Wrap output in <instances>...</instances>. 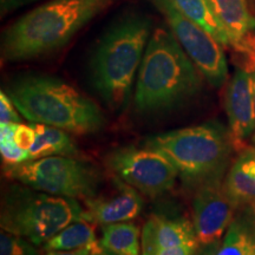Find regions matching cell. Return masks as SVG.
<instances>
[{"mask_svg":"<svg viewBox=\"0 0 255 255\" xmlns=\"http://www.w3.org/2000/svg\"><path fill=\"white\" fill-rule=\"evenodd\" d=\"M114 0H50L27 12L2 36L4 60L19 62L60 49Z\"/></svg>","mask_w":255,"mask_h":255,"instance_id":"1","label":"cell"},{"mask_svg":"<svg viewBox=\"0 0 255 255\" xmlns=\"http://www.w3.org/2000/svg\"><path fill=\"white\" fill-rule=\"evenodd\" d=\"M201 85V72L173 32L156 28L149 38L139 66L136 110L157 113L173 109L195 96Z\"/></svg>","mask_w":255,"mask_h":255,"instance_id":"2","label":"cell"},{"mask_svg":"<svg viewBox=\"0 0 255 255\" xmlns=\"http://www.w3.org/2000/svg\"><path fill=\"white\" fill-rule=\"evenodd\" d=\"M7 95L17 110L33 123L85 135L105 124L97 104L66 82L50 76H26L12 83Z\"/></svg>","mask_w":255,"mask_h":255,"instance_id":"3","label":"cell"},{"mask_svg":"<svg viewBox=\"0 0 255 255\" xmlns=\"http://www.w3.org/2000/svg\"><path fill=\"white\" fill-rule=\"evenodd\" d=\"M150 28L148 17L128 15L104 34L92 56V84L111 110H122L129 100Z\"/></svg>","mask_w":255,"mask_h":255,"instance_id":"4","label":"cell"},{"mask_svg":"<svg viewBox=\"0 0 255 255\" xmlns=\"http://www.w3.org/2000/svg\"><path fill=\"white\" fill-rule=\"evenodd\" d=\"M144 145L167 156L191 186L218 180L233 146L227 131L218 124L159 133L146 139Z\"/></svg>","mask_w":255,"mask_h":255,"instance_id":"5","label":"cell"},{"mask_svg":"<svg viewBox=\"0 0 255 255\" xmlns=\"http://www.w3.org/2000/svg\"><path fill=\"white\" fill-rule=\"evenodd\" d=\"M83 218L85 210L76 199L12 186L2 197L0 226L2 231L41 245Z\"/></svg>","mask_w":255,"mask_h":255,"instance_id":"6","label":"cell"},{"mask_svg":"<svg viewBox=\"0 0 255 255\" xmlns=\"http://www.w3.org/2000/svg\"><path fill=\"white\" fill-rule=\"evenodd\" d=\"M4 175L32 189L82 200L95 196L103 182V175L94 164L70 156H49L6 165Z\"/></svg>","mask_w":255,"mask_h":255,"instance_id":"7","label":"cell"},{"mask_svg":"<svg viewBox=\"0 0 255 255\" xmlns=\"http://www.w3.org/2000/svg\"><path fill=\"white\" fill-rule=\"evenodd\" d=\"M105 163L115 176L149 197L170 190L180 175L167 156L145 145L115 149L107 155Z\"/></svg>","mask_w":255,"mask_h":255,"instance_id":"8","label":"cell"},{"mask_svg":"<svg viewBox=\"0 0 255 255\" xmlns=\"http://www.w3.org/2000/svg\"><path fill=\"white\" fill-rule=\"evenodd\" d=\"M167 19L171 32L201 75L214 88L225 84L228 65L221 44L212 34L187 18L173 0H151Z\"/></svg>","mask_w":255,"mask_h":255,"instance_id":"9","label":"cell"},{"mask_svg":"<svg viewBox=\"0 0 255 255\" xmlns=\"http://www.w3.org/2000/svg\"><path fill=\"white\" fill-rule=\"evenodd\" d=\"M237 205L219 180L199 186L193 199V225L201 246L218 242L233 222Z\"/></svg>","mask_w":255,"mask_h":255,"instance_id":"10","label":"cell"},{"mask_svg":"<svg viewBox=\"0 0 255 255\" xmlns=\"http://www.w3.org/2000/svg\"><path fill=\"white\" fill-rule=\"evenodd\" d=\"M226 111L232 145L241 152L255 130L253 78L247 69L235 70L226 91Z\"/></svg>","mask_w":255,"mask_h":255,"instance_id":"11","label":"cell"},{"mask_svg":"<svg viewBox=\"0 0 255 255\" xmlns=\"http://www.w3.org/2000/svg\"><path fill=\"white\" fill-rule=\"evenodd\" d=\"M113 189L84 200L85 219L97 226L129 222L141 214L143 199L137 189L121 178H113Z\"/></svg>","mask_w":255,"mask_h":255,"instance_id":"12","label":"cell"},{"mask_svg":"<svg viewBox=\"0 0 255 255\" xmlns=\"http://www.w3.org/2000/svg\"><path fill=\"white\" fill-rule=\"evenodd\" d=\"M216 18L225 28L232 46L247 59L252 71L255 68V18L247 0H208Z\"/></svg>","mask_w":255,"mask_h":255,"instance_id":"13","label":"cell"},{"mask_svg":"<svg viewBox=\"0 0 255 255\" xmlns=\"http://www.w3.org/2000/svg\"><path fill=\"white\" fill-rule=\"evenodd\" d=\"M197 241L194 225L187 219H169L154 215L142 232V255H155L158 251Z\"/></svg>","mask_w":255,"mask_h":255,"instance_id":"14","label":"cell"},{"mask_svg":"<svg viewBox=\"0 0 255 255\" xmlns=\"http://www.w3.org/2000/svg\"><path fill=\"white\" fill-rule=\"evenodd\" d=\"M96 226V223L85 218L76 220L45 242L44 250L46 252L87 250L89 255H116L98 240Z\"/></svg>","mask_w":255,"mask_h":255,"instance_id":"15","label":"cell"},{"mask_svg":"<svg viewBox=\"0 0 255 255\" xmlns=\"http://www.w3.org/2000/svg\"><path fill=\"white\" fill-rule=\"evenodd\" d=\"M225 189L235 205L255 201V148L245 149L235 159L226 178Z\"/></svg>","mask_w":255,"mask_h":255,"instance_id":"16","label":"cell"},{"mask_svg":"<svg viewBox=\"0 0 255 255\" xmlns=\"http://www.w3.org/2000/svg\"><path fill=\"white\" fill-rule=\"evenodd\" d=\"M36 141L28 150V161L49 157V156H70L79 157L81 151L68 135V131L59 128L36 123Z\"/></svg>","mask_w":255,"mask_h":255,"instance_id":"17","label":"cell"},{"mask_svg":"<svg viewBox=\"0 0 255 255\" xmlns=\"http://www.w3.org/2000/svg\"><path fill=\"white\" fill-rule=\"evenodd\" d=\"M101 242L116 255H139V228L131 222L102 226Z\"/></svg>","mask_w":255,"mask_h":255,"instance_id":"18","label":"cell"},{"mask_svg":"<svg viewBox=\"0 0 255 255\" xmlns=\"http://www.w3.org/2000/svg\"><path fill=\"white\" fill-rule=\"evenodd\" d=\"M182 13L212 34L221 45L229 46V39L225 28L220 24L208 0H173Z\"/></svg>","mask_w":255,"mask_h":255,"instance_id":"19","label":"cell"},{"mask_svg":"<svg viewBox=\"0 0 255 255\" xmlns=\"http://www.w3.org/2000/svg\"><path fill=\"white\" fill-rule=\"evenodd\" d=\"M210 255H255V226L241 219L233 221L222 245Z\"/></svg>","mask_w":255,"mask_h":255,"instance_id":"20","label":"cell"},{"mask_svg":"<svg viewBox=\"0 0 255 255\" xmlns=\"http://www.w3.org/2000/svg\"><path fill=\"white\" fill-rule=\"evenodd\" d=\"M0 255H40L30 240L2 231L0 234Z\"/></svg>","mask_w":255,"mask_h":255,"instance_id":"21","label":"cell"},{"mask_svg":"<svg viewBox=\"0 0 255 255\" xmlns=\"http://www.w3.org/2000/svg\"><path fill=\"white\" fill-rule=\"evenodd\" d=\"M0 152L6 165H17L28 161V151L19 148L14 141L0 142Z\"/></svg>","mask_w":255,"mask_h":255,"instance_id":"22","label":"cell"},{"mask_svg":"<svg viewBox=\"0 0 255 255\" xmlns=\"http://www.w3.org/2000/svg\"><path fill=\"white\" fill-rule=\"evenodd\" d=\"M11 97L6 92H0V121L1 123H20L18 111Z\"/></svg>","mask_w":255,"mask_h":255,"instance_id":"23","label":"cell"},{"mask_svg":"<svg viewBox=\"0 0 255 255\" xmlns=\"http://www.w3.org/2000/svg\"><path fill=\"white\" fill-rule=\"evenodd\" d=\"M36 141V130L34 126H26V124H18L15 130L14 142L19 148L28 151Z\"/></svg>","mask_w":255,"mask_h":255,"instance_id":"24","label":"cell"},{"mask_svg":"<svg viewBox=\"0 0 255 255\" xmlns=\"http://www.w3.org/2000/svg\"><path fill=\"white\" fill-rule=\"evenodd\" d=\"M199 246H200L199 242H195V244H187V245H182V246L161 250L158 251L155 255H196Z\"/></svg>","mask_w":255,"mask_h":255,"instance_id":"25","label":"cell"},{"mask_svg":"<svg viewBox=\"0 0 255 255\" xmlns=\"http://www.w3.org/2000/svg\"><path fill=\"white\" fill-rule=\"evenodd\" d=\"M38 1V0H0V12H1V17L11 13L19 7H23L32 2Z\"/></svg>","mask_w":255,"mask_h":255,"instance_id":"26","label":"cell"},{"mask_svg":"<svg viewBox=\"0 0 255 255\" xmlns=\"http://www.w3.org/2000/svg\"><path fill=\"white\" fill-rule=\"evenodd\" d=\"M19 123H1L0 124V142L14 141L15 130Z\"/></svg>","mask_w":255,"mask_h":255,"instance_id":"27","label":"cell"},{"mask_svg":"<svg viewBox=\"0 0 255 255\" xmlns=\"http://www.w3.org/2000/svg\"><path fill=\"white\" fill-rule=\"evenodd\" d=\"M45 255H89L87 250L77 251H49Z\"/></svg>","mask_w":255,"mask_h":255,"instance_id":"28","label":"cell"},{"mask_svg":"<svg viewBox=\"0 0 255 255\" xmlns=\"http://www.w3.org/2000/svg\"><path fill=\"white\" fill-rule=\"evenodd\" d=\"M250 213H251V218H252V223L255 226V201L254 202L250 203Z\"/></svg>","mask_w":255,"mask_h":255,"instance_id":"29","label":"cell"},{"mask_svg":"<svg viewBox=\"0 0 255 255\" xmlns=\"http://www.w3.org/2000/svg\"><path fill=\"white\" fill-rule=\"evenodd\" d=\"M252 78H253V91H254V107H255V68L252 70ZM254 141H255V135H254Z\"/></svg>","mask_w":255,"mask_h":255,"instance_id":"30","label":"cell"},{"mask_svg":"<svg viewBox=\"0 0 255 255\" xmlns=\"http://www.w3.org/2000/svg\"><path fill=\"white\" fill-rule=\"evenodd\" d=\"M208 255H210V254H208Z\"/></svg>","mask_w":255,"mask_h":255,"instance_id":"31","label":"cell"}]
</instances>
